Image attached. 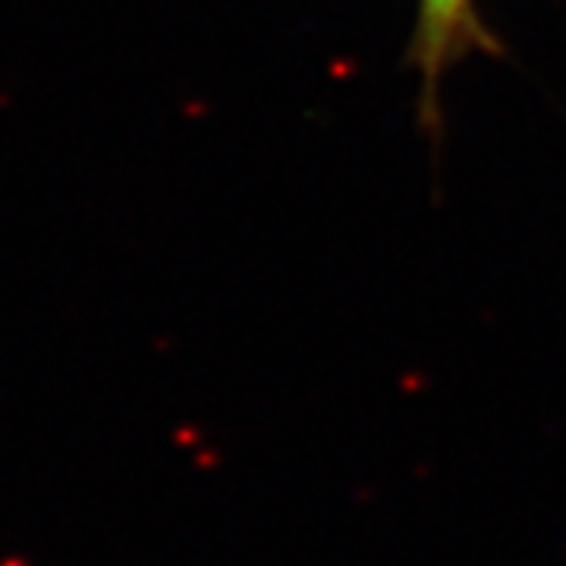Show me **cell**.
I'll return each instance as SVG.
<instances>
[{
  "label": "cell",
  "mask_w": 566,
  "mask_h": 566,
  "mask_svg": "<svg viewBox=\"0 0 566 566\" xmlns=\"http://www.w3.org/2000/svg\"><path fill=\"white\" fill-rule=\"evenodd\" d=\"M422 10V44L428 48V63H434L441 61L453 32L463 25L465 0H424Z\"/></svg>",
  "instance_id": "cell-1"
}]
</instances>
